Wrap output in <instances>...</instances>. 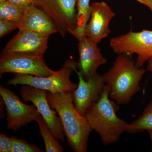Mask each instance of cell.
Wrapping results in <instances>:
<instances>
[{"label":"cell","mask_w":152,"mask_h":152,"mask_svg":"<svg viewBox=\"0 0 152 152\" xmlns=\"http://www.w3.org/2000/svg\"><path fill=\"white\" fill-rule=\"evenodd\" d=\"M51 107L59 116L68 143L76 152H86L92 129L86 118L79 113L73 101L72 93L62 92L53 94L47 92Z\"/></svg>","instance_id":"6da1fadb"},{"label":"cell","mask_w":152,"mask_h":152,"mask_svg":"<svg viewBox=\"0 0 152 152\" xmlns=\"http://www.w3.org/2000/svg\"><path fill=\"white\" fill-rule=\"evenodd\" d=\"M145 72L136 66L132 56L118 55L113 66L102 75L109 88L110 99L118 104L129 103L133 96L141 91L140 83Z\"/></svg>","instance_id":"7a4b0ae2"},{"label":"cell","mask_w":152,"mask_h":152,"mask_svg":"<svg viewBox=\"0 0 152 152\" xmlns=\"http://www.w3.org/2000/svg\"><path fill=\"white\" fill-rule=\"evenodd\" d=\"M109 91L106 85L100 99L92 105L85 115L92 130L98 133L105 145L118 141L121 135L127 132L129 125L117 116L119 108L110 99Z\"/></svg>","instance_id":"3957f363"},{"label":"cell","mask_w":152,"mask_h":152,"mask_svg":"<svg viewBox=\"0 0 152 152\" xmlns=\"http://www.w3.org/2000/svg\"><path fill=\"white\" fill-rule=\"evenodd\" d=\"M77 69V63L72 59L66 61L58 71L51 75L39 77L26 74H15L10 79L8 84L28 85L40 89L45 90L53 94L62 92L73 93L78 85L72 83L70 76Z\"/></svg>","instance_id":"277c9868"},{"label":"cell","mask_w":152,"mask_h":152,"mask_svg":"<svg viewBox=\"0 0 152 152\" xmlns=\"http://www.w3.org/2000/svg\"><path fill=\"white\" fill-rule=\"evenodd\" d=\"M110 44L117 54L137 55L136 66L142 67L144 64L152 57V31L133 32L131 29L126 34L112 38Z\"/></svg>","instance_id":"5b68a950"},{"label":"cell","mask_w":152,"mask_h":152,"mask_svg":"<svg viewBox=\"0 0 152 152\" xmlns=\"http://www.w3.org/2000/svg\"><path fill=\"white\" fill-rule=\"evenodd\" d=\"M33 5L46 13L62 37L73 35L77 27V0H34Z\"/></svg>","instance_id":"8992f818"},{"label":"cell","mask_w":152,"mask_h":152,"mask_svg":"<svg viewBox=\"0 0 152 152\" xmlns=\"http://www.w3.org/2000/svg\"><path fill=\"white\" fill-rule=\"evenodd\" d=\"M0 95L7 112V128L16 132L33 121L42 118L37 107L22 102L18 97L10 90L0 87Z\"/></svg>","instance_id":"52a82bcc"},{"label":"cell","mask_w":152,"mask_h":152,"mask_svg":"<svg viewBox=\"0 0 152 152\" xmlns=\"http://www.w3.org/2000/svg\"><path fill=\"white\" fill-rule=\"evenodd\" d=\"M20 94L24 101H30L37 107L47 126L55 137L58 141L64 142L65 135L61 119L57 115V112L49 104L47 91L24 85L21 87Z\"/></svg>","instance_id":"ba28073f"},{"label":"cell","mask_w":152,"mask_h":152,"mask_svg":"<svg viewBox=\"0 0 152 152\" xmlns=\"http://www.w3.org/2000/svg\"><path fill=\"white\" fill-rule=\"evenodd\" d=\"M55 72L46 64L42 56L18 55L1 56L0 77L4 74H26L39 77L51 75Z\"/></svg>","instance_id":"9c48e42d"},{"label":"cell","mask_w":152,"mask_h":152,"mask_svg":"<svg viewBox=\"0 0 152 152\" xmlns=\"http://www.w3.org/2000/svg\"><path fill=\"white\" fill-rule=\"evenodd\" d=\"M49 37L27 30L19 32L9 41L1 56L29 55L42 56L48 47Z\"/></svg>","instance_id":"30bf717a"},{"label":"cell","mask_w":152,"mask_h":152,"mask_svg":"<svg viewBox=\"0 0 152 152\" xmlns=\"http://www.w3.org/2000/svg\"><path fill=\"white\" fill-rule=\"evenodd\" d=\"M75 72L78 76L79 84L72 94L73 101L79 113L85 116L92 105L100 99L106 85L102 75L98 73L86 81L77 70Z\"/></svg>","instance_id":"8fae6325"},{"label":"cell","mask_w":152,"mask_h":152,"mask_svg":"<svg viewBox=\"0 0 152 152\" xmlns=\"http://www.w3.org/2000/svg\"><path fill=\"white\" fill-rule=\"evenodd\" d=\"M91 18L86 26L85 36L99 44L111 32L110 22L115 14L104 1L91 4Z\"/></svg>","instance_id":"7c38bea8"},{"label":"cell","mask_w":152,"mask_h":152,"mask_svg":"<svg viewBox=\"0 0 152 152\" xmlns=\"http://www.w3.org/2000/svg\"><path fill=\"white\" fill-rule=\"evenodd\" d=\"M98 44L87 37L79 41L78 72L85 80H88L97 73L98 68L107 62L98 48Z\"/></svg>","instance_id":"4fadbf2b"},{"label":"cell","mask_w":152,"mask_h":152,"mask_svg":"<svg viewBox=\"0 0 152 152\" xmlns=\"http://www.w3.org/2000/svg\"><path fill=\"white\" fill-rule=\"evenodd\" d=\"M19 30H27L50 37L58 32L56 26L45 12L33 4L27 6L24 16L19 25Z\"/></svg>","instance_id":"5bb4252c"},{"label":"cell","mask_w":152,"mask_h":152,"mask_svg":"<svg viewBox=\"0 0 152 152\" xmlns=\"http://www.w3.org/2000/svg\"><path fill=\"white\" fill-rule=\"evenodd\" d=\"M77 27L73 36L80 41L86 37L85 29L91 18L90 0H77Z\"/></svg>","instance_id":"9a60e30c"},{"label":"cell","mask_w":152,"mask_h":152,"mask_svg":"<svg viewBox=\"0 0 152 152\" xmlns=\"http://www.w3.org/2000/svg\"><path fill=\"white\" fill-rule=\"evenodd\" d=\"M27 6L9 1L0 3V20L20 24L24 16Z\"/></svg>","instance_id":"2e32d148"},{"label":"cell","mask_w":152,"mask_h":152,"mask_svg":"<svg viewBox=\"0 0 152 152\" xmlns=\"http://www.w3.org/2000/svg\"><path fill=\"white\" fill-rule=\"evenodd\" d=\"M149 130H152V99L144 110L141 115L129 124L127 132L136 133Z\"/></svg>","instance_id":"e0dca14e"},{"label":"cell","mask_w":152,"mask_h":152,"mask_svg":"<svg viewBox=\"0 0 152 152\" xmlns=\"http://www.w3.org/2000/svg\"><path fill=\"white\" fill-rule=\"evenodd\" d=\"M39 125L40 133L43 139L46 151L47 152H62L63 147L59 143L47 126L43 118L37 121Z\"/></svg>","instance_id":"ac0fdd59"},{"label":"cell","mask_w":152,"mask_h":152,"mask_svg":"<svg viewBox=\"0 0 152 152\" xmlns=\"http://www.w3.org/2000/svg\"><path fill=\"white\" fill-rule=\"evenodd\" d=\"M13 145L12 152H42L41 149L32 144L17 138L15 137H12Z\"/></svg>","instance_id":"d6986e66"},{"label":"cell","mask_w":152,"mask_h":152,"mask_svg":"<svg viewBox=\"0 0 152 152\" xmlns=\"http://www.w3.org/2000/svg\"><path fill=\"white\" fill-rule=\"evenodd\" d=\"M12 137H10L2 133L0 134V152H12Z\"/></svg>","instance_id":"ffe728a7"},{"label":"cell","mask_w":152,"mask_h":152,"mask_svg":"<svg viewBox=\"0 0 152 152\" xmlns=\"http://www.w3.org/2000/svg\"><path fill=\"white\" fill-rule=\"evenodd\" d=\"M18 24L0 20V37H3L15 30L18 29Z\"/></svg>","instance_id":"44dd1931"},{"label":"cell","mask_w":152,"mask_h":152,"mask_svg":"<svg viewBox=\"0 0 152 152\" xmlns=\"http://www.w3.org/2000/svg\"><path fill=\"white\" fill-rule=\"evenodd\" d=\"M12 2L23 5L28 6L33 4L34 0H8Z\"/></svg>","instance_id":"7402d4cb"},{"label":"cell","mask_w":152,"mask_h":152,"mask_svg":"<svg viewBox=\"0 0 152 152\" xmlns=\"http://www.w3.org/2000/svg\"><path fill=\"white\" fill-rule=\"evenodd\" d=\"M139 3L146 6L152 12V0H136Z\"/></svg>","instance_id":"603a6c76"},{"label":"cell","mask_w":152,"mask_h":152,"mask_svg":"<svg viewBox=\"0 0 152 152\" xmlns=\"http://www.w3.org/2000/svg\"><path fill=\"white\" fill-rule=\"evenodd\" d=\"M148 65L147 66V70L150 71L152 73V57L148 61Z\"/></svg>","instance_id":"cb8c5ba5"},{"label":"cell","mask_w":152,"mask_h":152,"mask_svg":"<svg viewBox=\"0 0 152 152\" xmlns=\"http://www.w3.org/2000/svg\"><path fill=\"white\" fill-rule=\"evenodd\" d=\"M147 132H148L149 133V134L150 139H151V141L152 143V149H151V152H152V130H149L147 131Z\"/></svg>","instance_id":"d4e9b609"},{"label":"cell","mask_w":152,"mask_h":152,"mask_svg":"<svg viewBox=\"0 0 152 152\" xmlns=\"http://www.w3.org/2000/svg\"><path fill=\"white\" fill-rule=\"evenodd\" d=\"M8 1V0H0V3L6 1Z\"/></svg>","instance_id":"484cf974"}]
</instances>
